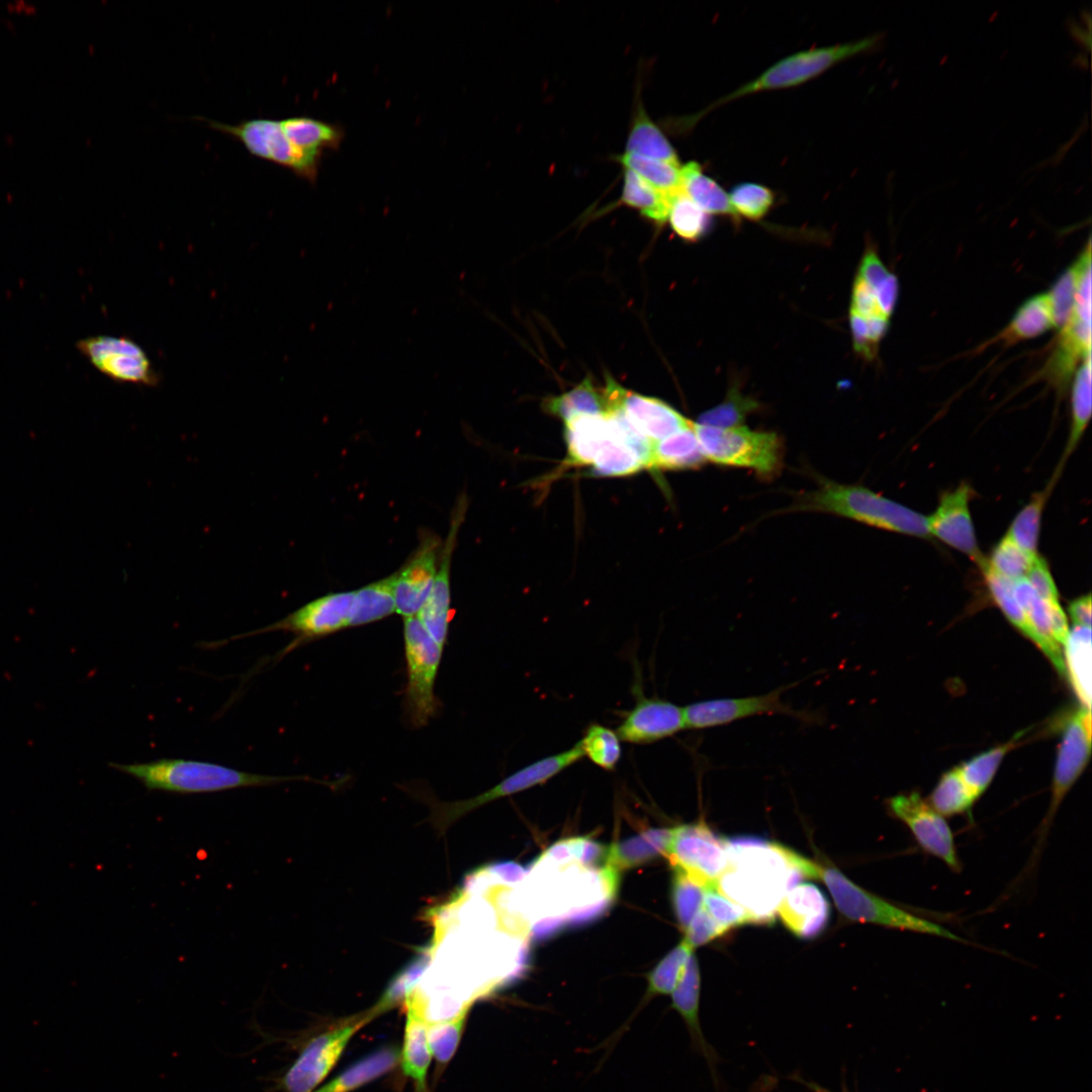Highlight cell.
<instances>
[{"label": "cell", "mask_w": 1092, "mask_h": 1092, "mask_svg": "<svg viewBox=\"0 0 1092 1092\" xmlns=\"http://www.w3.org/2000/svg\"><path fill=\"white\" fill-rule=\"evenodd\" d=\"M726 840L728 862L717 890L743 907L753 924H772L782 898L803 878L791 849L755 837Z\"/></svg>", "instance_id": "6da1fadb"}, {"label": "cell", "mask_w": 1092, "mask_h": 1092, "mask_svg": "<svg viewBox=\"0 0 1092 1092\" xmlns=\"http://www.w3.org/2000/svg\"><path fill=\"white\" fill-rule=\"evenodd\" d=\"M109 766L138 780L150 791L173 794L215 793L240 788L267 787L275 784L306 780L300 777H276L247 772L230 766L192 759L161 758L144 763Z\"/></svg>", "instance_id": "7a4b0ae2"}, {"label": "cell", "mask_w": 1092, "mask_h": 1092, "mask_svg": "<svg viewBox=\"0 0 1092 1092\" xmlns=\"http://www.w3.org/2000/svg\"><path fill=\"white\" fill-rule=\"evenodd\" d=\"M800 508L854 520L885 531L929 538L926 516L861 485L823 480Z\"/></svg>", "instance_id": "3957f363"}, {"label": "cell", "mask_w": 1092, "mask_h": 1092, "mask_svg": "<svg viewBox=\"0 0 1092 1092\" xmlns=\"http://www.w3.org/2000/svg\"><path fill=\"white\" fill-rule=\"evenodd\" d=\"M819 879H822L827 886L838 911L851 921L970 943L946 927L869 892L847 879L834 867L821 866Z\"/></svg>", "instance_id": "277c9868"}, {"label": "cell", "mask_w": 1092, "mask_h": 1092, "mask_svg": "<svg viewBox=\"0 0 1092 1092\" xmlns=\"http://www.w3.org/2000/svg\"><path fill=\"white\" fill-rule=\"evenodd\" d=\"M881 33H875L854 41L794 53L771 65L755 79L714 101L700 112L694 120L716 107L749 94L801 85L821 75L839 62L872 49L881 40Z\"/></svg>", "instance_id": "5b68a950"}, {"label": "cell", "mask_w": 1092, "mask_h": 1092, "mask_svg": "<svg viewBox=\"0 0 1092 1092\" xmlns=\"http://www.w3.org/2000/svg\"><path fill=\"white\" fill-rule=\"evenodd\" d=\"M707 461L722 466L747 468L762 477L777 473L783 461V442L775 432L728 429L693 424Z\"/></svg>", "instance_id": "8992f818"}, {"label": "cell", "mask_w": 1092, "mask_h": 1092, "mask_svg": "<svg viewBox=\"0 0 1092 1092\" xmlns=\"http://www.w3.org/2000/svg\"><path fill=\"white\" fill-rule=\"evenodd\" d=\"M403 643L407 676L404 715L413 727L422 728L441 706L434 690L444 648L417 616L403 619Z\"/></svg>", "instance_id": "52a82bcc"}, {"label": "cell", "mask_w": 1092, "mask_h": 1092, "mask_svg": "<svg viewBox=\"0 0 1092 1092\" xmlns=\"http://www.w3.org/2000/svg\"><path fill=\"white\" fill-rule=\"evenodd\" d=\"M1091 751V712L1080 709L1067 721L1057 755L1050 806L1044 818L1038 825L1034 846L1024 869L1023 875H1029L1036 867L1056 813L1065 796L1080 777L1090 757Z\"/></svg>", "instance_id": "ba28073f"}, {"label": "cell", "mask_w": 1092, "mask_h": 1092, "mask_svg": "<svg viewBox=\"0 0 1092 1092\" xmlns=\"http://www.w3.org/2000/svg\"><path fill=\"white\" fill-rule=\"evenodd\" d=\"M198 119L240 142L252 156L287 168L308 181L316 179L321 156L293 146L284 134L280 120L251 118L230 124L202 117Z\"/></svg>", "instance_id": "9c48e42d"}, {"label": "cell", "mask_w": 1092, "mask_h": 1092, "mask_svg": "<svg viewBox=\"0 0 1092 1092\" xmlns=\"http://www.w3.org/2000/svg\"><path fill=\"white\" fill-rule=\"evenodd\" d=\"M371 1021L362 1012L312 1037L285 1072L286 1092H311L337 1064L354 1034Z\"/></svg>", "instance_id": "30bf717a"}, {"label": "cell", "mask_w": 1092, "mask_h": 1092, "mask_svg": "<svg viewBox=\"0 0 1092 1092\" xmlns=\"http://www.w3.org/2000/svg\"><path fill=\"white\" fill-rule=\"evenodd\" d=\"M354 598L355 590L328 594L305 604L275 623L234 636L232 639L272 631L292 632L295 639L280 652L279 656L282 657L302 643L353 627Z\"/></svg>", "instance_id": "8fae6325"}, {"label": "cell", "mask_w": 1092, "mask_h": 1092, "mask_svg": "<svg viewBox=\"0 0 1092 1092\" xmlns=\"http://www.w3.org/2000/svg\"><path fill=\"white\" fill-rule=\"evenodd\" d=\"M76 348L97 371L115 382L157 386L161 381L146 351L130 338L90 336L80 339Z\"/></svg>", "instance_id": "7c38bea8"}, {"label": "cell", "mask_w": 1092, "mask_h": 1092, "mask_svg": "<svg viewBox=\"0 0 1092 1092\" xmlns=\"http://www.w3.org/2000/svg\"><path fill=\"white\" fill-rule=\"evenodd\" d=\"M665 856L706 888L716 887L728 862L727 840L705 821L678 825L671 828Z\"/></svg>", "instance_id": "4fadbf2b"}, {"label": "cell", "mask_w": 1092, "mask_h": 1092, "mask_svg": "<svg viewBox=\"0 0 1092 1092\" xmlns=\"http://www.w3.org/2000/svg\"><path fill=\"white\" fill-rule=\"evenodd\" d=\"M798 682L758 696L712 699L692 703L682 708L686 728L705 729L722 726L757 715H785L802 722L817 723L819 717L815 713L796 710L782 701L783 693Z\"/></svg>", "instance_id": "5bb4252c"}, {"label": "cell", "mask_w": 1092, "mask_h": 1092, "mask_svg": "<svg viewBox=\"0 0 1092 1092\" xmlns=\"http://www.w3.org/2000/svg\"><path fill=\"white\" fill-rule=\"evenodd\" d=\"M581 757H583V752L580 742L577 741L560 753L543 757L516 770L489 790L471 799L453 803L436 802L433 806L434 817L439 824H448L479 806L545 784Z\"/></svg>", "instance_id": "9a60e30c"}, {"label": "cell", "mask_w": 1092, "mask_h": 1092, "mask_svg": "<svg viewBox=\"0 0 1092 1092\" xmlns=\"http://www.w3.org/2000/svg\"><path fill=\"white\" fill-rule=\"evenodd\" d=\"M888 804L891 813L908 827L923 851L943 861L951 871H962L948 823L917 792L896 795Z\"/></svg>", "instance_id": "2e32d148"}, {"label": "cell", "mask_w": 1092, "mask_h": 1092, "mask_svg": "<svg viewBox=\"0 0 1092 1092\" xmlns=\"http://www.w3.org/2000/svg\"><path fill=\"white\" fill-rule=\"evenodd\" d=\"M602 391L606 402L605 413L618 406L652 444L692 424L663 400L626 390L613 379H608Z\"/></svg>", "instance_id": "e0dca14e"}, {"label": "cell", "mask_w": 1092, "mask_h": 1092, "mask_svg": "<svg viewBox=\"0 0 1092 1092\" xmlns=\"http://www.w3.org/2000/svg\"><path fill=\"white\" fill-rule=\"evenodd\" d=\"M441 549L438 535L422 532L412 557L394 572L395 612L403 619L417 616L425 604L437 573Z\"/></svg>", "instance_id": "ac0fdd59"}, {"label": "cell", "mask_w": 1092, "mask_h": 1092, "mask_svg": "<svg viewBox=\"0 0 1092 1092\" xmlns=\"http://www.w3.org/2000/svg\"><path fill=\"white\" fill-rule=\"evenodd\" d=\"M467 500L461 495L457 500L446 541L442 545L439 565L431 592L417 617L431 637L444 648L451 620L450 573L457 534L464 520Z\"/></svg>", "instance_id": "d6986e66"}, {"label": "cell", "mask_w": 1092, "mask_h": 1092, "mask_svg": "<svg viewBox=\"0 0 1092 1092\" xmlns=\"http://www.w3.org/2000/svg\"><path fill=\"white\" fill-rule=\"evenodd\" d=\"M972 495L973 489L966 482L943 492L935 511L926 517L927 528L930 537L966 554L979 565L985 557L979 549L970 513Z\"/></svg>", "instance_id": "ffe728a7"}, {"label": "cell", "mask_w": 1092, "mask_h": 1092, "mask_svg": "<svg viewBox=\"0 0 1092 1092\" xmlns=\"http://www.w3.org/2000/svg\"><path fill=\"white\" fill-rule=\"evenodd\" d=\"M634 707L624 714L616 733L621 741L650 744L686 728L682 708L672 702L646 698L638 687Z\"/></svg>", "instance_id": "44dd1931"}, {"label": "cell", "mask_w": 1092, "mask_h": 1092, "mask_svg": "<svg viewBox=\"0 0 1092 1092\" xmlns=\"http://www.w3.org/2000/svg\"><path fill=\"white\" fill-rule=\"evenodd\" d=\"M777 914L795 936L811 939L825 929L830 916V906L817 886L797 883L782 898Z\"/></svg>", "instance_id": "7402d4cb"}, {"label": "cell", "mask_w": 1092, "mask_h": 1092, "mask_svg": "<svg viewBox=\"0 0 1092 1092\" xmlns=\"http://www.w3.org/2000/svg\"><path fill=\"white\" fill-rule=\"evenodd\" d=\"M700 992V968L697 958L692 953L678 983L670 994L671 1007L685 1021L695 1049L705 1057L714 1072L717 1055L706 1040L701 1028L699 1017Z\"/></svg>", "instance_id": "603a6c76"}, {"label": "cell", "mask_w": 1092, "mask_h": 1092, "mask_svg": "<svg viewBox=\"0 0 1092 1092\" xmlns=\"http://www.w3.org/2000/svg\"><path fill=\"white\" fill-rule=\"evenodd\" d=\"M406 1019L399 1061L403 1074L411 1078L418 1092H427V1075L432 1055L428 1043V1020L423 1008L405 997Z\"/></svg>", "instance_id": "cb8c5ba5"}, {"label": "cell", "mask_w": 1092, "mask_h": 1092, "mask_svg": "<svg viewBox=\"0 0 1092 1092\" xmlns=\"http://www.w3.org/2000/svg\"><path fill=\"white\" fill-rule=\"evenodd\" d=\"M610 433L606 415H582L564 422L566 466H592Z\"/></svg>", "instance_id": "d4e9b609"}, {"label": "cell", "mask_w": 1092, "mask_h": 1092, "mask_svg": "<svg viewBox=\"0 0 1092 1092\" xmlns=\"http://www.w3.org/2000/svg\"><path fill=\"white\" fill-rule=\"evenodd\" d=\"M671 828H649L605 849V867L615 874L665 855Z\"/></svg>", "instance_id": "484cf974"}, {"label": "cell", "mask_w": 1092, "mask_h": 1092, "mask_svg": "<svg viewBox=\"0 0 1092 1092\" xmlns=\"http://www.w3.org/2000/svg\"><path fill=\"white\" fill-rule=\"evenodd\" d=\"M693 424L652 445L651 470L697 469L707 461Z\"/></svg>", "instance_id": "4316f807"}, {"label": "cell", "mask_w": 1092, "mask_h": 1092, "mask_svg": "<svg viewBox=\"0 0 1092 1092\" xmlns=\"http://www.w3.org/2000/svg\"><path fill=\"white\" fill-rule=\"evenodd\" d=\"M680 187L684 193L706 213L739 218L731 205L729 195L713 178L703 172L698 162L691 161L680 166Z\"/></svg>", "instance_id": "83f0119b"}, {"label": "cell", "mask_w": 1092, "mask_h": 1092, "mask_svg": "<svg viewBox=\"0 0 1092 1092\" xmlns=\"http://www.w3.org/2000/svg\"><path fill=\"white\" fill-rule=\"evenodd\" d=\"M625 153L679 165L676 151L638 100L626 141Z\"/></svg>", "instance_id": "f1b7e54d"}, {"label": "cell", "mask_w": 1092, "mask_h": 1092, "mask_svg": "<svg viewBox=\"0 0 1092 1092\" xmlns=\"http://www.w3.org/2000/svg\"><path fill=\"white\" fill-rule=\"evenodd\" d=\"M399 1055L394 1046L381 1048L311 1092H350L358 1089L391 1071L398 1064Z\"/></svg>", "instance_id": "f546056e"}, {"label": "cell", "mask_w": 1092, "mask_h": 1092, "mask_svg": "<svg viewBox=\"0 0 1092 1092\" xmlns=\"http://www.w3.org/2000/svg\"><path fill=\"white\" fill-rule=\"evenodd\" d=\"M1065 655L1070 682L1083 705L1091 708V628L1075 626L1065 642Z\"/></svg>", "instance_id": "4dcf8cb0"}, {"label": "cell", "mask_w": 1092, "mask_h": 1092, "mask_svg": "<svg viewBox=\"0 0 1092 1092\" xmlns=\"http://www.w3.org/2000/svg\"><path fill=\"white\" fill-rule=\"evenodd\" d=\"M280 124L293 146L321 157L324 150L338 148L344 135L340 126L307 116L281 119Z\"/></svg>", "instance_id": "1f68e13d"}, {"label": "cell", "mask_w": 1092, "mask_h": 1092, "mask_svg": "<svg viewBox=\"0 0 1092 1092\" xmlns=\"http://www.w3.org/2000/svg\"><path fill=\"white\" fill-rule=\"evenodd\" d=\"M545 412L566 422L582 415H604L605 400L590 378H585L569 391L543 401Z\"/></svg>", "instance_id": "d6a6232c"}, {"label": "cell", "mask_w": 1092, "mask_h": 1092, "mask_svg": "<svg viewBox=\"0 0 1092 1092\" xmlns=\"http://www.w3.org/2000/svg\"><path fill=\"white\" fill-rule=\"evenodd\" d=\"M394 573L355 589L353 627L379 621L395 612Z\"/></svg>", "instance_id": "836d02e7"}, {"label": "cell", "mask_w": 1092, "mask_h": 1092, "mask_svg": "<svg viewBox=\"0 0 1092 1092\" xmlns=\"http://www.w3.org/2000/svg\"><path fill=\"white\" fill-rule=\"evenodd\" d=\"M621 203L661 224L667 219L670 197L659 192L629 169H624Z\"/></svg>", "instance_id": "e575fe53"}, {"label": "cell", "mask_w": 1092, "mask_h": 1092, "mask_svg": "<svg viewBox=\"0 0 1092 1092\" xmlns=\"http://www.w3.org/2000/svg\"><path fill=\"white\" fill-rule=\"evenodd\" d=\"M1054 326L1048 294L1027 299L1015 312L1002 339L1009 343L1037 337Z\"/></svg>", "instance_id": "d590c367"}, {"label": "cell", "mask_w": 1092, "mask_h": 1092, "mask_svg": "<svg viewBox=\"0 0 1092 1092\" xmlns=\"http://www.w3.org/2000/svg\"><path fill=\"white\" fill-rule=\"evenodd\" d=\"M1058 478V475H1054L1051 483L1043 490L1033 494L1029 503L1014 517L1006 533L1019 547L1032 556L1038 555L1043 508Z\"/></svg>", "instance_id": "8d00e7d4"}, {"label": "cell", "mask_w": 1092, "mask_h": 1092, "mask_svg": "<svg viewBox=\"0 0 1092 1092\" xmlns=\"http://www.w3.org/2000/svg\"><path fill=\"white\" fill-rule=\"evenodd\" d=\"M1024 732L1016 733L1008 742L977 754L957 767L977 799L987 790L1004 756L1015 747Z\"/></svg>", "instance_id": "74e56055"}, {"label": "cell", "mask_w": 1092, "mask_h": 1092, "mask_svg": "<svg viewBox=\"0 0 1092 1092\" xmlns=\"http://www.w3.org/2000/svg\"><path fill=\"white\" fill-rule=\"evenodd\" d=\"M1071 403V430L1061 464L1065 463L1078 446L1091 418V355L1084 358L1076 372Z\"/></svg>", "instance_id": "f35d334b"}, {"label": "cell", "mask_w": 1092, "mask_h": 1092, "mask_svg": "<svg viewBox=\"0 0 1092 1092\" xmlns=\"http://www.w3.org/2000/svg\"><path fill=\"white\" fill-rule=\"evenodd\" d=\"M624 169H629L654 189L671 197L681 190L680 165L624 153L617 157Z\"/></svg>", "instance_id": "ab89813d"}, {"label": "cell", "mask_w": 1092, "mask_h": 1092, "mask_svg": "<svg viewBox=\"0 0 1092 1092\" xmlns=\"http://www.w3.org/2000/svg\"><path fill=\"white\" fill-rule=\"evenodd\" d=\"M929 799L930 806L942 816L971 815L977 800L957 767L941 776Z\"/></svg>", "instance_id": "60d3db41"}, {"label": "cell", "mask_w": 1092, "mask_h": 1092, "mask_svg": "<svg viewBox=\"0 0 1092 1092\" xmlns=\"http://www.w3.org/2000/svg\"><path fill=\"white\" fill-rule=\"evenodd\" d=\"M989 593L1009 622L1035 643V636L1014 595V580L994 571L986 558L979 564Z\"/></svg>", "instance_id": "b9f144b4"}, {"label": "cell", "mask_w": 1092, "mask_h": 1092, "mask_svg": "<svg viewBox=\"0 0 1092 1092\" xmlns=\"http://www.w3.org/2000/svg\"><path fill=\"white\" fill-rule=\"evenodd\" d=\"M693 947L684 938L647 975L646 998L670 995L678 983Z\"/></svg>", "instance_id": "7bdbcfd3"}, {"label": "cell", "mask_w": 1092, "mask_h": 1092, "mask_svg": "<svg viewBox=\"0 0 1092 1092\" xmlns=\"http://www.w3.org/2000/svg\"><path fill=\"white\" fill-rule=\"evenodd\" d=\"M667 218L676 235L689 242L701 239L711 226L710 214L694 203L682 190L670 197Z\"/></svg>", "instance_id": "ee69618b"}, {"label": "cell", "mask_w": 1092, "mask_h": 1092, "mask_svg": "<svg viewBox=\"0 0 1092 1092\" xmlns=\"http://www.w3.org/2000/svg\"><path fill=\"white\" fill-rule=\"evenodd\" d=\"M579 742L583 756L593 763L606 770L615 769L622 755L621 740L616 731L593 723L585 729Z\"/></svg>", "instance_id": "f6af8a7d"}, {"label": "cell", "mask_w": 1092, "mask_h": 1092, "mask_svg": "<svg viewBox=\"0 0 1092 1092\" xmlns=\"http://www.w3.org/2000/svg\"><path fill=\"white\" fill-rule=\"evenodd\" d=\"M470 1008H464L456 1015L428 1022V1043L431 1055L439 1064H447L454 1056Z\"/></svg>", "instance_id": "bcb514c9"}, {"label": "cell", "mask_w": 1092, "mask_h": 1092, "mask_svg": "<svg viewBox=\"0 0 1092 1092\" xmlns=\"http://www.w3.org/2000/svg\"><path fill=\"white\" fill-rule=\"evenodd\" d=\"M671 905L675 918L685 931L703 906L706 887L679 868L672 867Z\"/></svg>", "instance_id": "7dc6e473"}, {"label": "cell", "mask_w": 1092, "mask_h": 1092, "mask_svg": "<svg viewBox=\"0 0 1092 1092\" xmlns=\"http://www.w3.org/2000/svg\"><path fill=\"white\" fill-rule=\"evenodd\" d=\"M759 408L752 397L743 395L738 387H731L725 399L699 417L698 424L728 429L743 426L746 417Z\"/></svg>", "instance_id": "c3c4849f"}, {"label": "cell", "mask_w": 1092, "mask_h": 1092, "mask_svg": "<svg viewBox=\"0 0 1092 1092\" xmlns=\"http://www.w3.org/2000/svg\"><path fill=\"white\" fill-rule=\"evenodd\" d=\"M428 963L427 948H423L422 952L396 975V977L389 983L388 987L376 1002V1004L367 1011L370 1019L381 1015L382 1013L390 1010L402 999L406 994L415 987L420 977L422 976Z\"/></svg>", "instance_id": "681fc988"}, {"label": "cell", "mask_w": 1092, "mask_h": 1092, "mask_svg": "<svg viewBox=\"0 0 1092 1092\" xmlns=\"http://www.w3.org/2000/svg\"><path fill=\"white\" fill-rule=\"evenodd\" d=\"M1036 556L1028 554L1008 535H1005L994 546L990 557L986 560L998 574L1017 580L1025 577Z\"/></svg>", "instance_id": "f907efd6"}, {"label": "cell", "mask_w": 1092, "mask_h": 1092, "mask_svg": "<svg viewBox=\"0 0 1092 1092\" xmlns=\"http://www.w3.org/2000/svg\"><path fill=\"white\" fill-rule=\"evenodd\" d=\"M729 199L736 213L752 220L766 215L775 201L774 192L764 185L743 182L735 185Z\"/></svg>", "instance_id": "816d5d0a"}, {"label": "cell", "mask_w": 1092, "mask_h": 1092, "mask_svg": "<svg viewBox=\"0 0 1092 1092\" xmlns=\"http://www.w3.org/2000/svg\"><path fill=\"white\" fill-rule=\"evenodd\" d=\"M703 907L727 930L747 923L753 924L743 907L721 894L714 886L705 889Z\"/></svg>", "instance_id": "f5cc1de1"}, {"label": "cell", "mask_w": 1092, "mask_h": 1092, "mask_svg": "<svg viewBox=\"0 0 1092 1092\" xmlns=\"http://www.w3.org/2000/svg\"><path fill=\"white\" fill-rule=\"evenodd\" d=\"M1078 268L1075 263L1055 282L1048 294L1054 326L1063 328L1068 323L1074 306Z\"/></svg>", "instance_id": "db71d44e"}, {"label": "cell", "mask_w": 1092, "mask_h": 1092, "mask_svg": "<svg viewBox=\"0 0 1092 1092\" xmlns=\"http://www.w3.org/2000/svg\"><path fill=\"white\" fill-rule=\"evenodd\" d=\"M727 931L702 906L686 928L684 938L695 948L722 936Z\"/></svg>", "instance_id": "11a10c76"}, {"label": "cell", "mask_w": 1092, "mask_h": 1092, "mask_svg": "<svg viewBox=\"0 0 1092 1092\" xmlns=\"http://www.w3.org/2000/svg\"><path fill=\"white\" fill-rule=\"evenodd\" d=\"M1036 595L1045 601H1059V593L1046 561L1037 555L1024 577Z\"/></svg>", "instance_id": "9f6ffc18"}, {"label": "cell", "mask_w": 1092, "mask_h": 1092, "mask_svg": "<svg viewBox=\"0 0 1092 1092\" xmlns=\"http://www.w3.org/2000/svg\"><path fill=\"white\" fill-rule=\"evenodd\" d=\"M850 311L863 317L880 313L875 290L856 276L851 295Z\"/></svg>", "instance_id": "6f0895ef"}, {"label": "cell", "mask_w": 1092, "mask_h": 1092, "mask_svg": "<svg viewBox=\"0 0 1092 1092\" xmlns=\"http://www.w3.org/2000/svg\"><path fill=\"white\" fill-rule=\"evenodd\" d=\"M888 275L889 271L877 253L868 251L860 262L857 277L876 290Z\"/></svg>", "instance_id": "680465c9"}, {"label": "cell", "mask_w": 1092, "mask_h": 1092, "mask_svg": "<svg viewBox=\"0 0 1092 1092\" xmlns=\"http://www.w3.org/2000/svg\"><path fill=\"white\" fill-rule=\"evenodd\" d=\"M899 284L897 277L891 273H889L887 278L875 290L879 312L888 318L895 308Z\"/></svg>", "instance_id": "91938a15"}, {"label": "cell", "mask_w": 1092, "mask_h": 1092, "mask_svg": "<svg viewBox=\"0 0 1092 1092\" xmlns=\"http://www.w3.org/2000/svg\"><path fill=\"white\" fill-rule=\"evenodd\" d=\"M849 320L855 352L864 358L872 359L877 347L869 341L866 317L850 311Z\"/></svg>", "instance_id": "94428289"}, {"label": "cell", "mask_w": 1092, "mask_h": 1092, "mask_svg": "<svg viewBox=\"0 0 1092 1092\" xmlns=\"http://www.w3.org/2000/svg\"><path fill=\"white\" fill-rule=\"evenodd\" d=\"M1069 614L1076 626L1091 627V596L1087 594L1069 604Z\"/></svg>", "instance_id": "6125c7cd"}, {"label": "cell", "mask_w": 1092, "mask_h": 1092, "mask_svg": "<svg viewBox=\"0 0 1092 1092\" xmlns=\"http://www.w3.org/2000/svg\"><path fill=\"white\" fill-rule=\"evenodd\" d=\"M868 338L872 345L876 346L885 336L889 327V318L881 313L866 317Z\"/></svg>", "instance_id": "be15d7a7"}, {"label": "cell", "mask_w": 1092, "mask_h": 1092, "mask_svg": "<svg viewBox=\"0 0 1092 1092\" xmlns=\"http://www.w3.org/2000/svg\"><path fill=\"white\" fill-rule=\"evenodd\" d=\"M488 869L492 874L506 882L518 881L526 874V869L511 861L493 864Z\"/></svg>", "instance_id": "e7e4bbea"}, {"label": "cell", "mask_w": 1092, "mask_h": 1092, "mask_svg": "<svg viewBox=\"0 0 1092 1092\" xmlns=\"http://www.w3.org/2000/svg\"><path fill=\"white\" fill-rule=\"evenodd\" d=\"M6 7H7V10H9V11H12V12H24L26 14H34L36 12V10H37L35 5H33L31 3H27L25 1L10 2V3H7Z\"/></svg>", "instance_id": "03108f58"}, {"label": "cell", "mask_w": 1092, "mask_h": 1092, "mask_svg": "<svg viewBox=\"0 0 1092 1092\" xmlns=\"http://www.w3.org/2000/svg\"><path fill=\"white\" fill-rule=\"evenodd\" d=\"M798 1081L804 1083L805 1085H807L814 1092H831V1091H829V1090H827V1089H825V1088H823V1087H821V1086H819L817 1084L808 1083V1082H806L804 1080H801V1079L798 1080Z\"/></svg>", "instance_id": "003e7915"}]
</instances>
